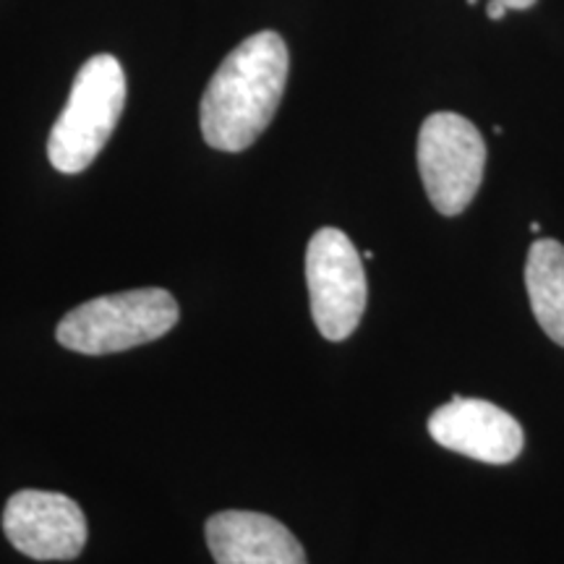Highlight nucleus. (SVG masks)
I'll return each instance as SVG.
<instances>
[{"mask_svg":"<svg viewBox=\"0 0 564 564\" xmlns=\"http://www.w3.org/2000/svg\"><path fill=\"white\" fill-rule=\"evenodd\" d=\"M499 3H505L507 9H514V11H525L531 9L535 0H499Z\"/></svg>","mask_w":564,"mask_h":564,"instance_id":"obj_11","label":"nucleus"},{"mask_svg":"<svg viewBox=\"0 0 564 564\" xmlns=\"http://www.w3.org/2000/svg\"><path fill=\"white\" fill-rule=\"evenodd\" d=\"M478 3V0H468V6H476Z\"/></svg>","mask_w":564,"mask_h":564,"instance_id":"obj_12","label":"nucleus"},{"mask_svg":"<svg viewBox=\"0 0 564 564\" xmlns=\"http://www.w3.org/2000/svg\"><path fill=\"white\" fill-rule=\"evenodd\" d=\"M291 55L278 32H257L220 63L202 97L199 123L212 150L243 152L267 131L285 95Z\"/></svg>","mask_w":564,"mask_h":564,"instance_id":"obj_1","label":"nucleus"},{"mask_svg":"<svg viewBox=\"0 0 564 564\" xmlns=\"http://www.w3.org/2000/svg\"><path fill=\"white\" fill-rule=\"evenodd\" d=\"M525 291L539 327L564 348V246L539 238L528 251Z\"/></svg>","mask_w":564,"mask_h":564,"instance_id":"obj_9","label":"nucleus"},{"mask_svg":"<svg viewBox=\"0 0 564 564\" xmlns=\"http://www.w3.org/2000/svg\"><path fill=\"white\" fill-rule=\"evenodd\" d=\"M207 546L217 564H308L301 541L264 512L225 510L212 514Z\"/></svg>","mask_w":564,"mask_h":564,"instance_id":"obj_8","label":"nucleus"},{"mask_svg":"<svg viewBox=\"0 0 564 564\" xmlns=\"http://www.w3.org/2000/svg\"><path fill=\"white\" fill-rule=\"evenodd\" d=\"M178 303L162 288L91 299L58 324V343L84 356H108L160 340L178 324Z\"/></svg>","mask_w":564,"mask_h":564,"instance_id":"obj_3","label":"nucleus"},{"mask_svg":"<svg viewBox=\"0 0 564 564\" xmlns=\"http://www.w3.org/2000/svg\"><path fill=\"white\" fill-rule=\"evenodd\" d=\"M486 141L468 118L434 112L419 133V173L429 202L444 217L463 215L484 181Z\"/></svg>","mask_w":564,"mask_h":564,"instance_id":"obj_4","label":"nucleus"},{"mask_svg":"<svg viewBox=\"0 0 564 564\" xmlns=\"http://www.w3.org/2000/svg\"><path fill=\"white\" fill-rule=\"evenodd\" d=\"M507 11H510V9H507L505 3H499V0H489V3H486V17L494 19V21L505 19Z\"/></svg>","mask_w":564,"mask_h":564,"instance_id":"obj_10","label":"nucleus"},{"mask_svg":"<svg viewBox=\"0 0 564 564\" xmlns=\"http://www.w3.org/2000/svg\"><path fill=\"white\" fill-rule=\"evenodd\" d=\"M429 434L440 447L486 465H507L520 457L525 434L518 419L489 400L455 398L436 408Z\"/></svg>","mask_w":564,"mask_h":564,"instance_id":"obj_7","label":"nucleus"},{"mask_svg":"<svg viewBox=\"0 0 564 564\" xmlns=\"http://www.w3.org/2000/svg\"><path fill=\"white\" fill-rule=\"evenodd\" d=\"M126 105V74L112 55H95L76 74L68 102L47 139V158L58 173L87 171L116 131Z\"/></svg>","mask_w":564,"mask_h":564,"instance_id":"obj_2","label":"nucleus"},{"mask_svg":"<svg viewBox=\"0 0 564 564\" xmlns=\"http://www.w3.org/2000/svg\"><path fill=\"white\" fill-rule=\"evenodd\" d=\"M3 531L13 549L37 562L76 560L87 546V518L66 494L24 489L3 510Z\"/></svg>","mask_w":564,"mask_h":564,"instance_id":"obj_6","label":"nucleus"},{"mask_svg":"<svg viewBox=\"0 0 564 564\" xmlns=\"http://www.w3.org/2000/svg\"><path fill=\"white\" fill-rule=\"evenodd\" d=\"M306 282L312 316L322 337L340 343L356 333L366 312V272L361 253L343 230H316L306 249Z\"/></svg>","mask_w":564,"mask_h":564,"instance_id":"obj_5","label":"nucleus"}]
</instances>
